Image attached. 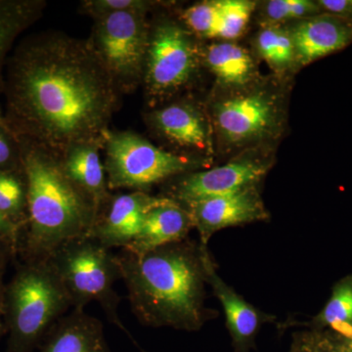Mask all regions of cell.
<instances>
[{"label": "cell", "instance_id": "6da1fadb", "mask_svg": "<svg viewBox=\"0 0 352 352\" xmlns=\"http://www.w3.org/2000/svg\"><path fill=\"white\" fill-rule=\"evenodd\" d=\"M2 94L12 131L59 155L82 143L104 146L120 95L87 41L56 32L16 44Z\"/></svg>", "mask_w": 352, "mask_h": 352}, {"label": "cell", "instance_id": "7a4b0ae2", "mask_svg": "<svg viewBox=\"0 0 352 352\" xmlns=\"http://www.w3.org/2000/svg\"><path fill=\"white\" fill-rule=\"evenodd\" d=\"M131 311L149 327L197 331L205 323L203 248L175 243L142 254H116Z\"/></svg>", "mask_w": 352, "mask_h": 352}, {"label": "cell", "instance_id": "3957f363", "mask_svg": "<svg viewBox=\"0 0 352 352\" xmlns=\"http://www.w3.org/2000/svg\"><path fill=\"white\" fill-rule=\"evenodd\" d=\"M18 140L27 185L28 251L32 261L46 259L64 243L87 236L99 208L67 175L59 154L29 139Z\"/></svg>", "mask_w": 352, "mask_h": 352}, {"label": "cell", "instance_id": "277c9868", "mask_svg": "<svg viewBox=\"0 0 352 352\" xmlns=\"http://www.w3.org/2000/svg\"><path fill=\"white\" fill-rule=\"evenodd\" d=\"M207 110L215 145L228 153L271 145L281 136L286 122L282 88L261 80L240 89L220 90Z\"/></svg>", "mask_w": 352, "mask_h": 352}, {"label": "cell", "instance_id": "5b68a950", "mask_svg": "<svg viewBox=\"0 0 352 352\" xmlns=\"http://www.w3.org/2000/svg\"><path fill=\"white\" fill-rule=\"evenodd\" d=\"M11 352H31L72 307L56 271L46 259L32 261L7 291Z\"/></svg>", "mask_w": 352, "mask_h": 352}, {"label": "cell", "instance_id": "8992f818", "mask_svg": "<svg viewBox=\"0 0 352 352\" xmlns=\"http://www.w3.org/2000/svg\"><path fill=\"white\" fill-rule=\"evenodd\" d=\"M63 284L74 310L85 311L96 302L109 320L127 332L119 315L120 296L113 284L122 279L117 256L92 238H76L58 247L47 258Z\"/></svg>", "mask_w": 352, "mask_h": 352}, {"label": "cell", "instance_id": "52a82bcc", "mask_svg": "<svg viewBox=\"0 0 352 352\" xmlns=\"http://www.w3.org/2000/svg\"><path fill=\"white\" fill-rule=\"evenodd\" d=\"M103 147L106 152L104 166L110 190L146 192L175 176L205 168L210 161L166 151L132 131H108Z\"/></svg>", "mask_w": 352, "mask_h": 352}, {"label": "cell", "instance_id": "ba28073f", "mask_svg": "<svg viewBox=\"0 0 352 352\" xmlns=\"http://www.w3.org/2000/svg\"><path fill=\"white\" fill-rule=\"evenodd\" d=\"M182 21L162 16L150 22L146 55V98L152 106L189 87L203 64V48Z\"/></svg>", "mask_w": 352, "mask_h": 352}, {"label": "cell", "instance_id": "9c48e42d", "mask_svg": "<svg viewBox=\"0 0 352 352\" xmlns=\"http://www.w3.org/2000/svg\"><path fill=\"white\" fill-rule=\"evenodd\" d=\"M147 15L122 11L94 18L88 47L120 94H131L143 82L150 34Z\"/></svg>", "mask_w": 352, "mask_h": 352}, {"label": "cell", "instance_id": "30bf717a", "mask_svg": "<svg viewBox=\"0 0 352 352\" xmlns=\"http://www.w3.org/2000/svg\"><path fill=\"white\" fill-rule=\"evenodd\" d=\"M272 164L273 157L263 148L249 150L217 168L180 175L168 198L186 204L237 193L258 186Z\"/></svg>", "mask_w": 352, "mask_h": 352}, {"label": "cell", "instance_id": "8fae6325", "mask_svg": "<svg viewBox=\"0 0 352 352\" xmlns=\"http://www.w3.org/2000/svg\"><path fill=\"white\" fill-rule=\"evenodd\" d=\"M147 122L160 138L190 156L210 160L214 155V129L207 109L196 102L182 100L154 109Z\"/></svg>", "mask_w": 352, "mask_h": 352}, {"label": "cell", "instance_id": "7c38bea8", "mask_svg": "<svg viewBox=\"0 0 352 352\" xmlns=\"http://www.w3.org/2000/svg\"><path fill=\"white\" fill-rule=\"evenodd\" d=\"M182 205L191 214L194 227L200 234L201 247H207L210 238L221 229L261 221L270 217L258 186Z\"/></svg>", "mask_w": 352, "mask_h": 352}, {"label": "cell", "instance_id": "4fadbf2b", "mask_svg": "<svg viewBox=\"0 0 352 352\" xmlns=\"http://www.w3.org/2000/svg\"><path fill=\"white\" fill-rule=\"evenodd\" d=\"M162 200L163 197L140 191L111 196L87 236L109 250L126 249L138 235L148 210Z\"/></svg>", "mask_w": 352, "mask_h": 352}, {"label": "cell", "instance_id": "5bb4252c", "mask_svg": "<svg viewBox=\"0 0 352 352\" xmlns=\"http://www.w3.org/2000/svg\"><path fill=\"white\" fill-rule=\"evenodd\" d=\"M298 67H305L352 43V20L321 13L298 20L291 28Z\"/></svg>", "mask_w": 352, "mask_h": 352}, {"label": "cell", "instance_id": "9a60e30c", "mask_svg": "<svg viewBox=\"0 0 352 352\" xmlns=\"http://www.w3.org/2000/svg\"><path fill=\"white\" fill-rule=\"evenodd\" d=\"M194 228L193 219L184 206L168 197L148 210L140 230L126 251L142 254L185 240Z\"/></svg>", "mask_w": 352, "mask_h": 352}, {"label": "cell", "instance_id": "2e32d148", "mask_svg": "<svg viewBox=\"0 0 352 352\" xmlns=\"http://www.w3.org/2000/svg\"><path fill=\"white\" fill-rule=\"evenodd\" d=\"M201 248L207 282L212 287L214 295L223 307L227 327L231 333L236 349L241 352H245L251 346L261 323L270 320L272 317L261 314L256 308L245 302L233 289L227 286L217 275L207 251V247Z\"/></svg>", "mask_w": 352, "mask_h": 352}, {"label": "cell", "instance_id": "e0dca14e", "mask_svg": "<svg viewBox=\"0 0 352 352\" xmlns=\"http://www.w3.org/2000/svg\"><path fill=\"white\" fill-rule=\"evenodd\" d=\"M203 64L214 75L220 90L240 89L258 80L254 57L235 41H217L203 50Z\"/></svg>", "mask_w": 352, "mask_h": 352}, {"label": "cell", "instance_id": "ac0fdd59", "mask_svg": "<svg viewBox=\"0 0 352 352\" xmlns=\"http://www.w3.org/2000/svg\"><path fill=\"white\" fill-rule=\"evenodd\" d=\"M41 352H111L98 319L74 310L57 322L45 340Z\"/></svg>", "mask_w": 352, "mask_h": 352}, {"label": "cell", "instance_id": "d6986e66", "mask_svg": "<svg viewBox=\"0 0 352 352\" xmlns=\"http://www.w3.org/2000/svg\"><path fill=\"white\" fill-rule=\"evenodd\" d=\"M101 147L100 143H82L60 155L67 175L94 201L99 212L111 197L105 166L99 155Z\"/></svg>", "mask_w": 352, "mask_h": 352}, {"label": "cell", "instance_id": "ffe728a7", "mask_svg": "<svg viewBox=\"0 0 352 352\" xmlns=\"http://www.w3.org/2000/svg\"><path fill=\"white\" fill-rule=\"evenodd\" d=\"M43 0H0V94L8 58L21 34L43 15Z\"/></svg>", "mask_w": 352, "mask_h": 352}, {"label": "cell", "instance_id": "44dd1931", "mask_svg": "<svg viewBox=\"0 0 352 352\" xmlns=\"http://www.w3.org/2000/svg\"><path fill=\"white\" fill-rule=\"evenodd\" d=\"M254 50L278 80L289 78L300 68L291 32L284 25H261L254 38Z\"/></svg>", "mask_w": 352, "mask_h": 352}, {"label": "cell", "instance_id": "7402d4cb", "mask_svg": "<svg viewBox=\"0 0 352 352\" xmlns=\"http://www.w3.org/2000/svg\"><path fill=\"white\" fill-rule=\"evenodd\" d=\"M222 20V0L197 2L180 14L183 25L197 38L219 41Z\"/></svg>", "mask_w": 352, "mask_h": 352}, {"label": "cell", "instance_id": "603a6c76", "mask_svg": "<svg viewBox=\"0 0 352 352\" xmlns=\"http://www.w3.org/2000/svg\"><path fill=\"white\" fill-rule=\"evenodd\" d=\"M318 321L347 340H352V278L336 287Z\"/></svg>", "mask_w": 352, "mask_h": 352}, {"label": "cell", "instance_id": "cb8c5ba5", "mask_svg": "<svg viewBox=\"0 0 352 352\" xmlns=\"http://www.w3.org/2000/svg\"><path fill=\"white\" fill-rule=\"evenodd\" d=\"M0 212L19 224L27 217V185L22 168L0 170Z\"/></svg>", "mask_w": 352, "mask_h": 352}, {"label": "cell", "instance_id": "d4e9b609", "mask_svg": "<svg viewBox=\"0 0 352 352\" xmlns=\"http://www.w3.org/2000/svg\"><path fill=\"white\" fill-rule=\"evenodd\" d=\"M261 12V25H284L323 13L318 2L311 0H270L264 2Z\"/></svg>", "mask_w": 352, "mask_h": 352}, {"label": "cell", "instance_id": "484cf974", "mask_svg": "<svg viewBox=\"0 0 352 352\" xmlns=\"http://www.w3.org/2000/svg\"><path fill=\"white\" fill-rule=\"evenodd\" d=\"M256 2L250 0H222V30L219 41H234L243 36Z\"/></svg>", "mask_w": 352, "mask_h": 352}, {"label": "cell", "instance_id": "4316f807", "mask_svg": "<svg viewBox=\"0 0 352 352\" xmlns=\"http://www.w3.org/2000/svg\"><path fill=\"white\" fill-rule=\"evenodd\" d=\"M156 6L157 2L145 0H87L82 2V8L83 12L94 19L105 14L122 11L148 13Z\"/></svg>", "mask_w": 352, "mask_h": 352}, {"label": "cell", "instance_id": "83f0119b", "mask_svg": "<svg viewBox=\"0 0 352 352\" xmlns=\"http://www.w3.org/2000/svg\"><path fill=\"white\" fill-rule=\"evenodd\" d=\"M21 168L19 140L0 111V170Z\"/></svg>", "mask_w": 352, "mask_h": 352}, {"label": "cell", "instance_id": "f1b7e54d", "mask_svg": "<svg viewBox=\"0 0 352 352\" xmlns=\"http://www.w3.org/2000/svg\"><path fill=\"white\" fill-rule=\"evenodd\" d=\"M322 12L352 20V0H319Z\"/></svg>", "mask_w": 352, "mask_h": 352}, {"label": "cell", "instance_id": "f546056e", "mask_svg": "<svg viewBox=\"0 0 352 352\" xmlns=\"http://www.w3.org/2000/svg\"><path fill=\"white\" fill-rule=\"evenodd\" d=\"M19 230V224L0 212V236L7 239H15Z\"/></svg>", "mask_w": 352, "mask_h": 352}, {"label": "cell", "instance_id": "4dcf8cb0", "mask_svg": "<svg viewBox=\"0 0 352 352\" xmlns=\"http://www.w3.org/2000/svg\"><path fill=\"white\" fill-rule=\"evenodd\" d=\"M344 352H352V340H349V344L344 347Z\"/></svg>", "mask_w": 352, "mask_h": 352}, {"label": "cell", "instance_id": "1f68e13d", "mask_svg": "<svg viewBox=\"0 0 352 352\" xmlns=\"http://www.w3.org/2000/svg\"><path fill=\"white\" fill-rule=\"evenodd\" d=\"M2 294L1 291H0V319H1V314H2ZM0 329H1V321H0Z\"/></svg>", "mask_w": 352, "mask_h": 352}, {"label": "cell", "instance_id": "d6a6232c", "mask_svg": "<svg viewBox=\"0 0 352 352\" xmlns=\"http://www.w3.org/2000/svg\"><path fill=\"white\" fill-rule=\"evenodd\" d=\"M294 352H300V347H298V349H296V351Z\"/></svg>", "mask_w": 352, "mask_h": 352}, {"label": "cell", "instance_id": "836d02e7", "mask_svg": "<svg viewBox=\"0 0 352 352\" xmlns=\"http://www.w3.org/2000/svg\"><path fill=\"white\" fill-rule=\"evenodd\" d=\"M142 352H144V351H142Z\"/></svg>", "mask_w": 352, "mask_h": 352}]
</instances>
